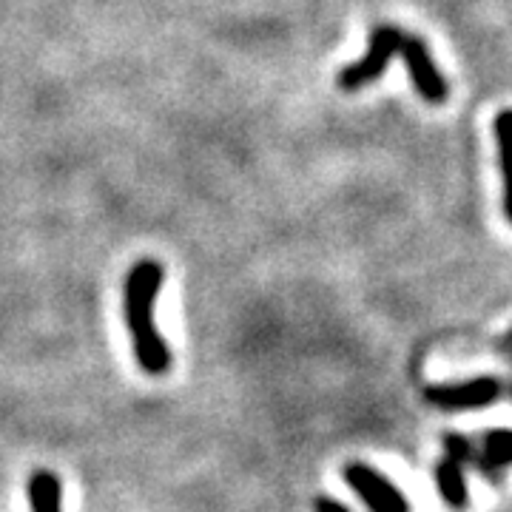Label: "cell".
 <instances>
[{"label":"cell","mask_w":512,"mask_h":512,"mask_svg":"<svg viewBox=\"0 0 512 512\" xmlns=\"http://www.w3.org/2000/svg\"><path fill=\"white\" fill-rule=\"evenodd\" d=\"M163 282V265L157 259H140L128 271L126 296H123L134 359L148 376H163L171 367V350H168V342L163 339V333L157 328V319H154V305H157V296L163 291Z\"/></svg>","instance_id":"1"},{"label":"cell","mask_w":512,"mask_h":512,"mask_svg":"<svg viewBox=\"0 0 512 512\" xmlns=\"http://www.w3.org/2000/svg\"><path fill=\"white\" fill-rule=\"evenodd\" d=\"M402 29L399 26H376L373 35H370V46L367 52L356 63L345 66L336 83L339 89L345 92H359L365 86H373L379 77L384 74V69L390 66V60L399 55V43H402Z\"/></svg>","instance_id":"2"},{"label":"cell","mask_w":512,"mask_h":512,"mask_svg":"<svg viewBox=\"0 0 512 512\" xmlns=\"http://www.w3.org/2000/svg\"><path fill=\"white\" fill-rule=\"evenodd\" d=\"M399 55H402L404 69L410 74V83H413V89L421 100L430 106H444L450 97V86H447V77L441 74L436 60L430 55L427 43L421 37L404 32L402 43H399Z\"/></svg>","instance_id":"3"},{"label":"cell","mask_w":512,"mask_h":512,"mask_svg":"<svg viewBox=\"0 0 512 512\" xmlns=\"http://www.w3.org/2000/svg\"><path fill=\"white\" fill-rule=\"evenodd\" d=\"M504 393V382L498 376H476L467 382L456 384H433L424 390L427 404L447 410V413H458V410H481L490 407L493 402L501 399Z\"/></svg>","instance_id":"4"},{"label":"cell","mask_w":512,"mask_h":512,"mask_svg":"<svg viewBox=\"0 0 512 512\" xmlns=\"http://www.w3.org/2000/svg\"><path fill=\"white\" fill-rule=\"evenodd\" d=\"M345 481L350 484V490L370 507V512H413L402 490L390 478H384L382 473H376L362 461H350L345 467Z\"/></svg>","instance_id":"5"},{"label":"cell","mask_w":512,"mask_h":512,"mask_svg":"<svg viewBox=\"0 0 512 512\" xmlns=\"http://www.w3.org/2000/svg\"><path fill=\"white\" fill-rule=\"evenodd\" d=\"M512 467V430H487L476 439L473 470L490 484H498Z\"/></svg>","instance_id":"6"},{"label":"cell","mask_w":512,"mask_h":512,"mask_svg":"<svg viewBox=\"0 0 512 512\" xmlns=\"http://www.w3.org/2000/svg\"><path fill=\"white\" fill-rule=\"evenodd\" d=\"M433 478H436V487H439L447 507L461 512L470 504V493H467V481H464V467L461 464L450 461V458H441L439 464L433 467Z\"/></svg>","instance_id":"7"},{"label":"cell","mask_w":512,"mask_h":512,"mask_svg":"<svg viewBox=\"0 0 512 512\" xmlns=\"http://www.w3.org/2000/svg\"><path fill=\"white\" fill-rule=\"evenodd\" d=\"M495 143H498V163L504 177V214L512 225V109H504L493 123Z\"/></svg>","instance_id":"8"},{"label":"cell","mask_w":512,"mask_h":512,"mask_svg":"<svg viewBox=\"0 0 512 512\" xmlns=\"http://www.w3.org/2000/svg\"><path fill=\"white\" fill-rule=\"evenodd\" d=\"M63 487L52 473H35L29 481V504L32 512H60Z\"/></svg>","instance_id":"9"},{"label":"cell","mask_w":512,"mask_h":512,"mask_svg":"<svg viewBox=\"0 0 512 512\" xmlns=\"http://www.w3.org/2000/svg\"><path fill=\"white\" fill-rule=\"evenodd\" d=\"M444 453L450 461H456L461 467H473V456H476V439H467L461 433H447L444 436Z\"/></svg>","instance_id":"10"},{"label":"cell","mask_w":512,"mask_h":512,"mask_svg":"<svg viewBox=\"0 0 512 512\" xmlns=\"http://www.w3.org/2000/svg\"><path fill=\"white\" fill-rule=\"evenodd\" d=\"M313 510L316 512H350L348 507H342L339 501H333V498H328V495H325V498H316V501H313Z\"/></svg>","instance_id":"11"},{"label":"cell","mask_w":512,"mask_h":512,"mask_svg":"<svg viewBox=\"0 0 512 512\" xmlns=\"http://www.w3.org/2000/svg\"><path fill=\"white\" fill-rule=\"evenodd\" d=\"M495 350H498V356H504V359L512 365V328L507 330L498 342H495Z\"/></svg>","instance_id":"12"},{"label":"cell","mask_w":512,"mask_h":512,"mask_svg":"<svg viewBox=\"0 0 512 512\" xmlns=\"http://www.w3.org/2000/svg\"><path fill=\"white\" fill-rule=\"evenodd\" d=\"M504 393H507V396H510V399H512V382L504 384Z\"/></svg>","instance_id":"13"}]
</instances>
